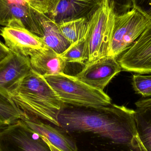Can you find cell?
Segmentation results:
<instances>
[{
  "instance_id": "obj_1",
  "label": "cell",
  "mask_w": 151,
  "mask_h": 151,
  "mask_svg": "<svg viewBox=\"0 0 151 151\" xmlns=\"http://www.w3.org/2000/svg\"><path fill=\"white\" fill-rule=\"evenodd\" d=\"M57 120L76 151L138 150L134 110L124 106L64 105Z\"/></svg>"
},
{
  "instance_id": "obj_2",
  "label": "cell",
  "mask_w": 151,
  "mask_h": 151,
  "mask_svg": "<svg viewBox=\"0 0 151 151\" xmlns=\"http://www.w3.org/2000/svg\"><path fill=\"white\" fill-rule=\"evenodd\" d=\"M9 97L27 114L60 127L58 115L64 104L43 76L31 69Z\"/></svg>"
},
{
  "instance_id": "obj_3",
  "label": "cell",
  "mask_w": 151,
  "mask_h": 151,
  "mask_svg": "<svg viewBox=\"0 0 151 151\" xmlns=\"http://www.w3.org/2000/svg\"><path fill=\"white\" fill-rule=\"evenodd\" d=\"M64 104L73 106H106L111 98L104 91L91 87L75 76L64 73L44 76Z\"/></svg>"
},
{
  "instance_id": "obj_4",
  "label": "cell",
  "mask_w": 151,
  "mask_h": 151,
  "mask_svg": "<svg viewBox=\"0 0 151 151\" xmlns=\"http://www.w3.org/2000/svg\"><path fill=\"white\" fill-rule=\"evenodd\" d=\"M116 14L108 0H103L88 23V63L108 55L113 32Z\"/></svg>"
},
{
  "instance_id": "obj_5",
  "label": "cell",
  "mask_w": 151,
  "mask_h": 151,
  "mask_svg": "<svg viewBox=\"0 0 151 151\" xmlns=\"http://www.w3.org/2000/svg\"><path fill=\"white\" fill-rule=\"evenodd\" d=\"M150 22L134 8L116 15L108 55L117 58L128 50Z\"/></svg>"
},
{
  "instance_id": "obj_6",
  "label": "cell",
  "mask_w": 151,
  "mask_h": 151,
  "mask_svg": "<svg viewBox=\"0 0 151 151\" xmlns=\"http://www.w3.org/2000/svg\"><path fill=\"white\" fill-rule=\"evenodd\" d=\"M0 151H51L44 137L22 120L0 128Z\"/></svg>"
},
{
  "instance_id": "obj_7",
  "label": "cell",
  "mask_w": 151,
  "mask_h": 151,
  "mask_svg": "<svg viewBox=\"0 0 151 151\" xmlns=\"http://www.w3.org/2000/svg\"><path fill=\"white\" fill-rule=\"evenodd\" d=\"M39 12L24 0H0V25L8 26L13 22H19L30 32L42 37Z\"/></svg>"
},
{
  "instance_id": "obj_8",
  "label": "cell",
  "mask_w": 151,
  "mask_h": 151,
  "mask_svg": "<svg viewBox=\"0 0 151 151\" xmlns=\"http://www.w3.org/2000/svg\"><path fill=\"white\" fill-rule=\"evenodd\" d=\"M118 62L125 71L142 75L151 74V21Z\"/></svg>"
},
{
  "instance_id": "obj_9",
  "label": "cell",
  "mask_w": 151,
  "mask_h": 151,
  "mask_svg": "<svg viewBox=\"0 0 151 151\" xmlns=\"http://www.w3.org/2000/svg\"><path fill=\"white\" fill-rule=\"evenodd\" d=\"M122 70L117 58L106 55L87 63L75 76L91 87L104 91L112 79Z\"/></svg>"
},
{
  "instance_id": "obj_10",
  "label": "cell",
  "mask_w": 151,
  "mask_h": 151,
  "mask_svg": "<svg viewBox=\"0 0 151 151\" xmlns=\"http://www.w3.org/2000/svg\"><path fill=\"white\" fill-rule=\"evenodd\" d=\"M0 35L4 40V45L11 51L24 56L29 57L35 50L47 47L41 37L18 22L2 28Z\"/></svg>"
},
{
  "instance_id": "obj_11",
  "label": "cell",
  "mask_w": 151,
  "mask_h": 151,
  "mask_svg": "<svg viewBox=\"0 0 151 151\" xmlns=\"http://www.w3.org/2000/svg\"><path fill=\"white\" fill-rule=\"evenodd\" d=\"M31 69L29 57L11 51L0 62V92L9 97Z\"/></svg>"
},
{
  "instance_id": "obj_12",
  "label": "cell",
  "mask_w": 151,
  "mask_h": 151,
  "mask_svg": "<svg viewBox=\"0 0 151 151\" xmlns=\"http://www.w3.org/2000/svg\"><path fill=\"white\" fill-rule=\"evenodd\" d=\"M103 0H62L49 17L58 24L81 18L89 19Z\"/></svg>"
},
{
  "instance_id": "obj_13",
  "label": "cell",
  "mask_w": 151,
  "mask_h": 151,
  "mask_svg": "<svg viewBox=\"0 0 151 151\" xmlns=\"http://www.w3.org/2000/svg\"><path fill=\"white\" fill-rule=\"evenodd\" d=\"M21 120L57 148L63 151H76L71 138L60 127L53 126L26 113Z\"/></svg>"
},
{
  "instance_id": "obj_14",
  "label": "cell",
  "mask_w": 151,
  "mask_h": 151,
  "mask_svg": "<svg viewBox=\"0 0 151 151\" xmlns=\"http://www.w3.org/2000/svg\"><path fill=\"white\" fill-rule=\"evenodd\" d=\"M29 57L32 70L43 76L64 73L66 63L60 55L48 47L35 50Z\"/></svg>"
},
{
  "instance_id": "obj_15",
  "label": "cell",
  "mask_w": 151,
  "mask_h": 151,
  "mask_svg": "<svg viewBox=\"0 0 151 151\" xmlns=\"http://www.w3.org/2000/svg\"><path fill=\"white\" fill-rule=\"evenodd\" d=\"M42 28L41 38L44 44L58 54L63 53L70 44L59 28V25L45 14L39 12Z\"/></svg>"
},
{
  "instance_id": "obj_16",
  "label": "cell",
  "mask_w": 151,
  "mask_h": 151,
  "mask_svg": "<svg viewBox=\"0 0 151 151\" xmlns=\"http://www.w3.org/2000/svg\"><path fill=\"white\" fill-rule=\"evenodd\" d=\"M139 151H151V107L134 110Z\"/></svg>"
},
{
  "instance_id": "obj_17",
  "label": "cell",
  "mask_w": 151,
  "mask_h": 151,
  "mask_svg": "<svg viewBox=\"0 0 151 151\" xmlns=\"http://www.w3.org/2000/svg\"><path fill=\"white\" fill-rule=\"evenodd\" d=\"M25 114L10 97L0 92V128L17 122Z\"/></svg>"
},
{
  "instance_id": "obj_18",
  "label": "cell",
  "mask_w": 151,
  "mask_h": 151,
  "mask_svg": "<svg viewBox=\"0 0 151 151\" xmlns=\"http://www.w3.org/2000/svg\"><path fill=\"white\" fill-rule=\"evenodd\" d=\"M60 55L66 63L86 64L89 58L87 33L85 37L70 44V47Z\"/></svg>"
},
{
  "instance_id": "obj_19",
  "label": "cell",
  "mask_w": 151,
  "mask_h": 151,
  "mask_svg": "<svg viewBox=\"0 0 151 151\" xmlns=\"http://www.w3.org/2000/svg\"><path fill=\"white\" fill-rule=\"evenodd\" d=\"M89 19L81 18L58 24L62 33L70 44L83 38L87 34Z\"/></svg>"
},
{
  "instance_id": "obj_20",
  "label": "cell",
  "mask_w": 151,
  "mask_h": 151,
  "mask_svg": "<svg viewBox=\"0 0 151 151\" xmlns=\"http://www.w3.org/2000/svg\"><path fill=\"white\" fill-rule=\"evenodd\" d=\"M132 84L137 94L144 97H151V75L134 74L132 77Z\"/></svg>"
},
{
  "instance_id": "obj_21",
  "label": "cell",
  "mask_w": 151,
  "mask_h": 151,
  "mask_svg": "<svg viewBox=\"0 0 151 151\" xmlns=\"http://www.w3.org/2000/svg\"><path fill=\"white\" fill-rule=\"evenodd\" d=\"M33 9L46 15L51 13L62 0H24Z\"/></svg>"
},
{
  "instance_id": "obj_22",
  "label": "cell",
  "mask_w": 151,
  "mask_h": 151,
  "mask_svg": "<svg viewBox=\"0 0 151 151\" xmlns=\"http://www.w3.org/2000/svg\"><path fill=\"white\" fill-rule=\"evenodd\" d=\"M133 8L151 21V0H132Z\"/></svg>"
},
{
  "instance_id": "obj_23",
  "label": "cell",
  "mask_w": 151,
  "mask_h": 151,
  "mask_svg": "<svg viewBox=\"0 0 151 151\" xmlns=\"http://www.w3.org/2000/svg\"><path fill=\"white\" fill-rule=\"evenodd\" d=\"M112 5L116 15H120L130 10L133 8L132 0H108Z\"/></svg>"
},
{
  "instance_id": "obj_24",
  "label": "cell",
  "mask_w": 151,
  "mask_h": 151,
  "mask_svg": "<svg viewBox=\"0 0 151 151\" xmlns=\"http://www.w3.org/2000/svg\"><path fill=\"white\" fill-rule=\"evenodd\" d=\"M137 108L151 107V98L146 99H141L135 103Z\"/></svg>"
},
{
  "instance_id": "obj_25",
  "label": "cell",
  "mask_w": 151,
  "mask_h": 151,
  "mask_svg": "<svg viewBox=\"0 0 151 151\" xmlns=\"http://www.w3.org/2000/svg\"><path fill=\"white\" fill-rule=\"evenodd\" d=\"M11 51L4 44L0 41V62L10 53Z\"/></svg>"
},
{
  "instance_id": "obj_26",
  "label": "cell",
  "mask_w": 151,
  "mask_h": 151,
  "mask_svg": "<svg viewBox=\"0 0 151 151\" xmlns=\"http://www.w3.org/2000/svg\"><path fill=\"white\" fill-rule=\"evenodd\" d=\"M44 137L45 140H46V142H47V143L49 147H50V150H51V151H63L62 150H60V149H58V148H57L56 147L55 145H53L51 144L48 141L47 139H46L45 137Z\"/></svg>"
}]
</instances>
